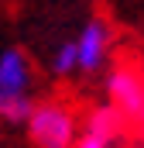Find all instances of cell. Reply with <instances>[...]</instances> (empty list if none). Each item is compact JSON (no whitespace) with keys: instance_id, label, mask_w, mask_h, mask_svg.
<instances>
[{"instance_id":"7","label":"cell","mask_w":144,"mask_h":148,"mask_svg":"<svg viewBox=\"0 0 144 148\" xmlns=\"http://www.w3.org/2000/svg\"><path fill=\"white\" fill-rule=\"evenodd\" d=\"M130 127H134V134H137V141L144 145V103H141V110L130 117Z\"/></svg>"},{"instance_id":"2","label":"cell","mask_w":144,"mask_h":148,"mask_svg":"<svg viewBox=\"0 0 144 148\" xmlns=\"http://www.w3.org/2000/svg\"><path fill=\"white\" fill-rule=\"evenodd\" d=\"M82 107L69 93H38L31 114L24 117V134L35 148H72L79 134Z\"/></svg>"},{"instance_id":"3","label":"cell","mask_w":144,"mask_h":148,"mask_svg":"<svg viewBox=\"0 0 144 148\" xmlns=\"http://www.w3.org/2000/svg\"><path fill=\"white\" fill-rule=\"evenodd\" d=\"M75 79H93L103 76L117 59V28L107 14H89L75 31Z\"/></svg>"},{"instance_id":"4","label":"cell","mask_w":144,"mask_h":148,"mask_svg":"<svg viewBox=\"0 0 144 148\" xmlns=\"http://www.w3.org/2000/svg\"><path fill=\"white\" fill-rule=\"evenodd\" d=\"M130 121L124 114H117L107 100L82 107V121H79V134L72 148H120V141L127 138Z\"/></svg>"},{"instance_id":"5","label":"cell","mask_w":144,"mask_h":148,"mask_svg":"<svg viewBox=\"0 0 144 148\" xmlns=\"http://www.w3.org/2000/svg\"><path fill=\"white\" fill-rule=\"evenodd\" d=\"M103 100L130 121L144 103V69L137 62H127V59L117 62L113 59V66L103 73Z\"/></svg>"},{"instance_id":"1","label":"cell","mask_w":144,"mask_h":148,"mask_svg":"<svg viewBox=\"0 0 144 148\" xmlns=\"http://www.w3.org/2000/svg\"><path fill=\"white\" fill-rule=\"evenodd\" d=\"M38 100V66L24 45H0V121L24 124Z\"/></svg>"},{"instance_id":"6","label":"cell","mask_w":144,"mask_h":148,"mask_svg":"<svg viewBox=\"0 0 144 148\" xmlns=\"http://www.w3.org/2000/svg\"><path fill=\"white\" fill-rule=\"evenodd\" d=\"M45 73L52 76L55 83H69L75 79V45H72V35L58 38L48 52V62H45Z\"/></svg>"}]
</instances>
